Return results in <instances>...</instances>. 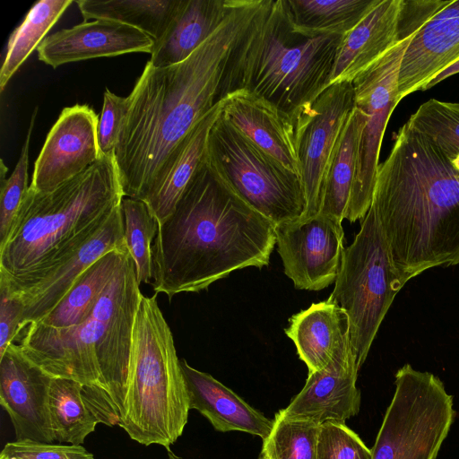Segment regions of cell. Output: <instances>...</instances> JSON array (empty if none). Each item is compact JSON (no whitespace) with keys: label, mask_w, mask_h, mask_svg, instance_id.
Segmentation results:
<instances>
[{"label":"cell","mask_w":459,"mask_h":459,"mask_svg":"<svg viewBox=\"0 0 459 459\" xmlns=\"http://www.w3.org/2000/svg\"><path fill=\"white\" fill-rule=\"evenodd\" d=\"M263 0H235L219 28L185 61L147 62L132 92L114 159L125 197L144 201L195 126L220 100L230 56Z\"/></svg>","instance_id":"6da1fadb"},{"label":"cell","mask_w":459,"mask_h":459,"mask_svg":"<svg viewBox=\"0 0 459 459\" xmlns=\"http://www.w3.org/2000/svg\"><path fill=\"white\" fill-rule=\"evenodd\" d=\"M275 224L237 197L205 159L152 244L155 294L199 292L246 267L262 268L276 244Z\"/></svg>","instance_id":"7a4b0ae2"},{"label":"cell","mask_w":459,"mask_h":459,"mask_svg":"<svg viewBox=\"0 0 459 459\" xmlns=\"http://www.w3.org/2000/svg\"><path fill=\"white\" fill-rule=\"evenodd\" d=\"M394 270L405 284L459 260V172L410 123L379 164L372 197Z\"/></svg>","instance_id":"3957f363"},{"label":"cell","mask_w":459,"mask_h":459,"mask_svg":"<svg viewBox=\"0 0 459 459\" xmlns=\"http://www.w3.org/2000/svg\"><path fill=\"white\" fill-rule=\"evenodd\" d=\"M142 296L129 255L82 323L62 328L32 323L13 342L51 377L83 385V394L100 422L119 426Z\"/></svg>","instance_id":"277c9868"},{"label":"cell","mask_w":459,"mask_h":459,"mask_svg":"<svg viewBox=\"0 0 459 459\" xmlns=\"http://www.w3.org/2000/svg\"><path fill=\"white\" fill-rule=\"evenodd\" d=\"M125 197L114 156L50 191L29 187L0 246V283L13 291L77 252Z\"/></svg>","instance_id":"5b68a950"},{"label":"cell","mask_w":459,"mask_h":459,"mask_svg":"<svg viewBox=\"0 0 459 459\" xmlns=\"http://www.w3.org/2000/svg\"><path fill=\"white\" fill-rule=\"evenodd\" d=\"M342 38L299 33L292 28L284 0H263L230 56L220 100L245 89L296 125L330 86Z\"/></svg>","instance_id":"8992f818"},{"label":"cell","mask_w":459,"mask_h":459,"mask_svg":"<svg viewBox=\"0 0 459 459\" xmlns=\"http://www.w3.org/2000/svg\"><path fill=\"white\" fill-rule=\"evenodd\" d=\"M189 396L172 332L157 294H143L135 316L124 403L119 424L143 446L170 449L183 434Z\"/></svg>","instance_id":"52a82bcc"},{"label":"cell","mask_w":459,"mask_h":459,"mask_svg":"<svg viewBox=\"0 0 459 459\" xmlns=\"http://www.w3.org/2000/svg\"><path fill=\"white\" fill-rule=\"evenodd\" d=\"M403 286L393 265L376 211L370 205L352 243L344 249L330 294L349 316L351 342L359 368Z\"/></svg>","instance_id":"ba28073f"},{"label":"cell","mask_w":459,"mask_h":459,"mask_svg":"<svg viewBox=\"0 0 459 459\" xmlns=\"http://www.w3.org/2000/svg\"><path fill=\"white\" fill-rule=\"evenodd\" d=\"M205 162L237 197L275 225L304 215L300 178L230 126L221 113L209 133Z\"/></svg>","instance_id":"9c48e42d"},{"label":"cell","mask_w":459,"mask_h":459,"mask_svg":"<svg viewBox=\"0 0 459 459\" xmlns=\"http://www.w3.org/2000/svg\"><path fill=\"white\" fill-rule=\"evenodd\" d=\"M371 448L372 459H436L455 417L440 378L405 364Z\"/></svg>","instance_id":"30bf717a"},{"label":"cell","mask_w":459,"mask_h":459,"mask_svg":"<svg viewBox=\"0 0 459 459\" xmlns=\"http://www.w3.org/2000/svg\"><path fill=\"white\" fill-rule=\"evenodd\" d=\"M416 34L399 41L351 82L354 107L365 114L366 122L359 136L356 177L345 214L351 222L361 221L370 208L384 133L400 102V65Z\"/></svg>","instance_id":"8fae6325"},{"label":"cell","mask_w":459,"mask_h":459,"mask_svg":"<svg viewBox=\"0 0 459 459\" xmlns=\"http://www.w3.org/2000/svg\"><path fill=\"white\" fill-rule=\"evenodd\" d=\"M453 0H381L340 45L330 86L350 82Z\"/></svg>","instance_id":"7c38bea8"},{"label":"cell","mask_w":459,"mask_h":459,"mask_svg":"<svg viewBox=\"0 0 459 459\" xmlns=\"http://www.w3.org/2000/svg\"><path fill=\"white\" fill-rule=\"evenodd\" d=\"M342 223L318 213L275 226L284 273L296 289L321 290L334 282L345 249Z\"/></svg>","instance_id":"4fadbf2b"},{"label":"cell","mask_w":459,"mask_h":459,"mask_svg":"<svg viewBox=\"0 0 459 459\" xmlns=\"http://www.w3.org/2000/svg\"><path fill=\"white\" fill-rule=\"evenodd\" d=\"M354 108L350 82L329 86L310 110L296 123V146L306 198L302 217L320 211L321 192L326 166L349 113Z\"/></svg>","instance_id":"5bb4252c"},{"label":"cell","mask_w":459,"mask_h":459,"mask_svg":"<svg viewBox=\"0 0 459 459\" xmlns=\"http://www.w3.org/2000/svg\"><path fill=\"white\" fill-rule=\"evenodd\" d=\"M98 122V116L88 105L65 108L34 163L30 186L50 191L95 163L100 158Z\"/></svg>","instance_id":"9a60e30c"},{"label":"cell","mask_w":459,"mask_h":459,"mask_svg":"<svg viewBox=\"0 0 459 459\" xmlns=\"http://www.w3.org/2000/svg\"><path fill=\"white\" fill-rule=\"evenodd\" d=\"M52 378L16 342L0 357V404L10 417L15 440L56 441L48 406Z\"/></svg>","instance_id":"2e32d148"},{"label":"cell","mask_w":459,"mask_h":459,"mask_svg":"<svg viewBox=\"0 0 459 459\" xmlns=\"http://www.w3.org/2000/svg\"><path fill=\"white\" fill-rule=\"evenodd\" d=\"M124 247H127L120 204L102 228L77 252L22 288L13 291L7 290L12 296L21 300L24 307L17 336L29 325L48 315L78 278L99 258L109 251Z\"/></svg>","instance_id":"e0dca14e"},{"label":"cell","mask_w":459,"mask_h":459,"mask_svg":"<svg viewBox=\"0 0 459 459\" xmlns=\"http://www.w3.org/2000/svg\"><path fill=\"white\" fill-rule=\"evenodd\" d=\"M359 370L352 349L339 354L324 369L308 374L300 392L274 417L318 425L345 422L359 411L361 396L356 385Z\"/></svg>","instance_id":"ac0fdd59"},{"label":"cell","mask_w":459,"mask_h":459,"mask_svg":"<svg viewBox=\"0 0 459 459\" xmlns=\"http://www.w3.org/2000/svg\"><path fill=\"white\" fill-rule=\"evenodd\" d=\"M221 100V117L301 180L293 121L272 103L245 89L230 91Z\"/></svg>","instance_id":"d6986e66"},{"label":"cell","mask_w":459,"mask_h":459,"mask_svg":"<svg viewBox=\"0 0 459 459\" xmlns=\"http://www.w3.org/2000/svg\"><path fill=\"white\" fill-rule=\"evenodd\" d=\"M154 39L134 27L107 20L83 22L47 36L38 57L56 68L62 65L127 53H152Z\"/></svg>","instance_id":"ffe728a7"},{"label":"cell","mask_w":459,"mask_h":459,"mask_svg":"<svg viewBox=\"0 0 459 459\" xmlns=\"http://www.w3.org/2000/svg\"><path fill=\"white\" fill-rule=\"evenodd\" d=\"M459 60V0L438 11L413 37L401 63L398 100Z\"/></svg>","instance_id":"44dd1931"},{"label":"cell","mask_w":459,"mask_h":459,"mask_svg":"<svg viewBox=\"0 0 459 459\" xmlns=\"http://www.w3.org/2000/svg\"><path fill=\"white\" fill-rule=\"evenodd\" d=\"M284 331L308 374L324 369L336 356L352 349L349 316L331 296L294 314Z\"/></svg>","instance_id":"7402d4cb"},{"label":"cell","mask_w":459,"mask_h":459,"mask_svg":"<svg viewBox=\"0 0 459 459\" xmlns=\"http://www.w3.org/2000/svg\"><path fill=\"white\" fill-rule=\"evenodd\" d=\"M186 382L189 408L205 417L220 432L239 431L266 438L273 420L265 417L231 389L208 373L181 359Z\"/></svg>","instance_id":"603a6c76"},{"label":"cell","mask_w":459,"mask_h":459,"mask_svg":"<svg viewBox=\"0 0 459 459\" xmlns=\"http://www.w3.org/2000/svg\"><path fill=\"white\" fill-rule=\"evenodd\" d=\"M235 0H180L163 35L154 40L148 61L156 67L188 58L222 23Z\"/></svg>","instance_id":"cb8c5ba5"},{"label":"cell","mask_w":459,"mask_h":459,"mask_svg":"<svg viewBox=\"0 0 459 459\" xmlns=\"http://www.w3.org/2000/svg\"><path fill=\"white\" fill-rule=\"evenodd\" d=\"M222 100L195 126L176 150L160 179L144 199L151 213L161 224L174 211L186 188L204 161L210 130L221 116Z\"/></svg>","instance_id":"d4e9b609"},{"label":"cell","mask_w":459,"mask_h":459,"mask_svg":"<svg viewBox=\"0 0 459 459\" xmlns=\"http://www.w3.org/2000/svg\"><path fill=\"white\" fill-rule=\"evenodd\" d=\"M365 114L354 107L349 113L328 160L321 192L318 213L345 219L355 181L358 149Z\"/></svg>","instance_id":"484cf974"},{"label":"cell","mask_w":459,"mask_h":459,"mask_svg":"<svg viewBox=\"0 0 459 459\" xmlns=\"http://www.w3.org/2000/svg\"><path fill=\"white\" fill-rule=\"evenodd\" d=\"M128 255L127 247L103 255L78 278L59 304L36 323L55 328L82 323L91 313L100 294Z\"/></svg>","instance_id":"4316f807"},{"label":"cell","mask_w":459,"mask_h":459,"mask_svg":"<svg viewBox=\"0 0 459 459\" xmlns=\"http://www.w3.org/2000/svg\"><path fill=\"white\" fill-rule=\"evenodd\" d=\"M294 30L312 36L350 32L381 0H284Z\"/></svg>","instance_id":"83f0119b"},{"label":"cell","mask_w":459,"mask_h":459,"mask_svg":"<svg viewBox=\"0 0 459 459\" xmlns=\"http://www.w3.org/2000/svg\"><path fill=\"white\" fill-rule=\"evenodd\" d=\"M49 414L58 443L81 446L100 420L83 394V385L71 379L52 378Z\"/></svg>","instance_id":"f1b7e54d"},{"label":"cell","mask_w":459,"mask_h":459,"mask_svg":"<svg viewBox=\"0 0 459 459\" xmlns=\"http://www.w3.org/2000/svg\"><path fill=\"white\" fill-rule=\"evenodd\" d=\"M180 0H79L78 8L85 22L107 20L144 32L154 40L167 30Z\"/></svg>","instance_id":"f546056e"},{"label":"cell","mask_w":459,"mask_h":459,"mask_svg":"<svg viewBox=\"0 0 459 459\" xmlns=\"http://www.w3.org/2000/svg\"><path fill=\"white\" fill-rule=\"evenodd\" d=\"M72 3V0H40L31 6L23 22L10 35L0 70L1 92Z\"/></svg>","instance_id":"4dcf8cb0"},{"label":"cell","mask_w":459,"mask_h":459,"mask_svg":"<svg viewBox=\"0 0 459 459\" xmlns=\"http://www.w3.org/2000/svg\"><path fill=\"white\" fill-rule=\"evenodd\" d=\"M125 240L134 264L136 279L141 285L152 281V244L159 223L147 204L139 199L124 197L121 202Z\"/></svg>","instance_id":"1f68e13d"},{"label":"cell","mask_w":459,"mask_h":459,"mask_svg":"<svg viewBox=\"0 0 459 459\" xmlns=\"http://www.w3.org/2000/svg\"><path fill=\"white\" fill-rule=\"evenodd\" d=\"M319 428L309 420L274 417L262 451L270 459H317Z\"/></svg>","instance_id":"d6a6232c"},{"label":"cell","mask_w":459,"mask_h":459,"mask_svg":"<svg viewBox=\"0 0 459 459\" xmlns=\"http://www.w3.org/2000/svg\"><path fill=\"white\" fill-rule=\"evenodd\" d=\"M450 160L459 154V102L429 99L407 121Z\"/></svg>","instance_id":"836d02e7"},{"label":"cell","mask_w":459,"mask_h":459,"mask_svg":"<svg viewBox=\"0 0 459 459\" xmlns=\"http://www.w3.org/2000/svg\"><path fill=\"white\" fill-rule=\"evenodd\" d=\"M38 107L32 113L28 133L16 166L6 178L8 169L1 160L0 169V246L7 238L14 219L30 187L28 186L29 148L31 133L35 125Z\"/></svg>","instance_id":"e575fe53"},{"label":"cell","mask_w":459,"mask_h":459,"mask_svg":"<svg viewBox=\"0 0 459 459\" xmlns=\"http://www.w3.org/2000/svg\"><path fill=\"white\" fill-rule=\"evenodd\" d=\"M317 459H372V453L345 422L326 421L319 428Z\"/></svg>","instance_id":"d590c367"},{"label":"cell","mask_w":459,"mask_h":459,"mask_svg":"<svg viewBox=\"0 0 459 459\" xmlns=\"http://www.w3.org/2000/svg\"><path fill=\"white\" fill-rule=\"evenodd\" d=\"M0 459H94V456L82 446L15 440L4 445Z\"/></svg>","instance_id":"8d00e7d4"},{"label":"cell","mask_w":459,"mask_h":459,"mask_svg":"<svg viewBox=\"0 0 459 459\" xmlns=\"http://www.w3.org/2000/svg\"><path fill=\"white\" fill-rule=\"evenodd\" d=\"M129 108V98L112 93L108 88L103 95V106L98 122V145L102 156H114L117 136Z\"/></svg>","instance_id":"74e56055"},{"label":"cell","mask_w":459,"mask_h":459,"mask_svg":"<svg viewBox=\"0 0 459 459\" xmlns=\"http://www.w3.org/2000/svg\"><path fill=\"white\" fill-rule=\"evenodd\" d=\"M23 308L21 300L0 284V357L17 336Z\"/></svg>","instance_id":"f35d334b"},{"label":"cell","mask_w":459,"mask_h":459,"mask_svg":"<svg viewBox=\"0 0 459 459\" xmlns=\"http://www.w3.org/2000/svg\"><path fill=\"white\" fill-rule=\"evenodd\" d=\"M459 73V60L455 62L453 65L443 70L440 74L435 76L430 82H429L422 91L429 90L438 82L446 80V78Z\"/></svg>","instance_id":"ab89813d"},{"label":"cell","mask_w":459,"mask_h":459,"mask_svg":"<svg viewBox=\"0 0 459 459\" xmlns=\"http://www.w3.org/2000/svg\"><path fill=\"white\" fill-rule=\"evenodd\" d=\"M453 167L459 172V154L455 156V159L450 160Z\"/></svg>","instance_id":"60d3db41"},{"label":"cell","mask_w":459,"mask_h":459,"mask_svg":"<svg viewBox=\"0 0 459 459\" xmlns=\"http://www.w3.org/2000/svg\"><path fill=\"white\" fill-rule=\"evenodd\" d=\"M168 459H182L180 456L174 454L170 449L168 450Z\"/></svg>","instance_id":"b9f144b4"},{"label":"cell","mask_w":459,"mask_h":459,"mask_svg":"<svg viewBox=\"0 0 459 459\" xmlns=\"http://www.w3.org/2000/svg\"><path fill=\"white\" fill-rule=\"evenodd\" d=\"M258 459H270V458L268 457V455H267L265 453H264L263 451H261V453H260V455H259Z\"/></svg>","instance_id":"7bdbcfd3"},{"label":"cell","mask_w":459,"mask_h":459,"mask_svg":"<svg viewBox=\"0 0 459 459\" xmlns=\"http://www.w3.org/2000/svg\"><path fill=\"white\" fill-rule=\"evenodd\" d=\"M459 264V260H458V262H457V264Z\"/></svg>","instance_id":"ee69618b"}]
</instances>
